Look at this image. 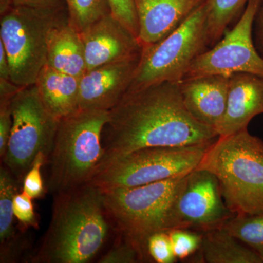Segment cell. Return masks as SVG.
<instances>
[{
	"label": "cell",
	"mask_w": 263,
	"mask_h": 263,
	"mask_svg": "<svg viewBox=\"0 0 263 263\" xmlns=\"http://www.w3.org/2000/svg\"><path fill=\"white\" fill-rule=\"evenodd\" d=\"M103 138L100 164L146 147L213 143L218 135L189 113L179 83L166 81L128 91L108 112Z\"/></svg>",
	"instance_id": "1"
},
{
	"label": "cell",
	"mask_w": 263,
	"mask_h": 263,
	"mask_svg": "<svg viewBox=\"0 0 263 263\" xmlns=\"http://www.w3.org/2000/svg\"><path fill=\"white\" fill-rule=\"evenodd\" d=\"M111 224L103 192L94 185L56 194L49 226L31 262H89L103 248Z\"/></svg>",
	"instance_id": "2"
},
{
	"label": "cell",
	"mask_w": 263,
	"mask_h": 263,
	"mask_svg": "<svg viewBox=\"0 0 263 263\" xmlns=\"http://www.w3.org/2000/svg\"><path fill=\"white\" fill-rule=\"evenodd\" d=\"M198 169L217 178L226 205L234 214L263 213V141L248 128L218 137Z\"/></svg>",
	"instance_id": "3"
},
{
	"label": "cell",
	"mask_w": 263,
	"mask_h": 263,
	"mask_svg": "<svg viewBox=\"0 0 263 263\" xmlns=\"http://www.w3.org/2000/svg\"><path fill=\"white\" fill-rule=\"evenodd\" d=\"M108 112L79 109L60 119L48 159L51 193L56 195L89 182L103 157Z\"/></svg>",
	"instance_id": "4"
},
{
	"label": "cell",
	"mask_w": 263,
	"mask_h": 263,
	"mask_svg": "<svg viewBox=\"0 0 263 263\" xmlns=\"http://www.w3.org/2000/svg\"><path fill=\"white\" fill-rule=\"evenodd\" d=\"M212 143L132 151L100 164L89 183L103 191L183 176L198 167Z\"/></svg>",
	"instance_id": "5"
},
{
	"label": "cell",
	"mask_w": 263,
	"mask_h": 263,
	"mask_svg": "<svg viewBox=\"0 0 263 263\" xmlns=\"http://www.w3.org/2000/svg\"><path fill=\"white\" fill-rule=\"evenodd\" d=\"M67 15V8L25 6H13L1 15L0 41L8 55L13 84L22 88L35 84L47 64L48 32Z\"/></svg>",
	"instance_id": "6"
},
{
	"label": "cell",
	"mask_w": 263,
	"mask_h": 263,
	"mask_svg": "<svg viewBox=\"0 0 263 263\" xmlns=\"http://www.w3.org/2000/svg\"><path fill=\"white\" fill-rule=\"evenodd\" d=\"M183 176L141 186L101 190L110 222L144 258L148 256V238L164 230L167 208Z\"/></svg>",
	"instance_id": "7"
},
{
	"label": "cell",
	"mask_w": 263,
	"mask_h": 263,
	"mask_svg": "<svg viewBox=\"0 0 263 263\" xmlns=\"http://www.w3.org/2000/svg\"><path fill=\"white\" fill-rule=\"evenodd\" d=\"M209 46L205 1L163 39L142 46L139 65L128 91L166 81L179 83Z\"/></svg>",
	"instance_id": "8"
},
{
	"label": "cell",
	"mask_w": 263,
	"mask_h": 263,
	"mask_svg": "<svg viewBox=\"0 0 263 263\" xmlns=\"http://www.w3.org/2000/svg\"><path fill=\"white\" fill-rule=\"evenodd\" d=\"M13 124L2 159L16 179H24L34 159L51 154L60 120L46 109L35 84L19 90L10 103Z\"/></svg>",
	"instance_id": "9"
},
{
	"label": "cell",
	"mask_w": 263,
	"mask_h": 263,
	"mask_svg": "<svg viewBox=\"0 0 263 263\" xmlns=\"http://www.w3.org/2000/svg\"><path fill=\"white\" fill-rule=\"evenodd\" d=\"M235 214L226 205L217 178L196 168L183 176L166 213L164 230L205 233L220 228Z\"/></svg>",
	"instance_id": "10"
},
{
	"label": "cell",
	"mask_w": 263,
	"mask_h": 263,
	"mask_svg": "<svg viewBox=\"0 0 263 263\" xmlns=\"http://www.w3.org/2000/svg\"><path fill=\"white\" fill-rule=\"evenodd\" d=\"M262 2L249 0L235 27L212 48L205 50L194 60L184 79L230 76L242 72L263 77V57L252 37L254 21Z\"/></svg>",
	"instance_id": "11"
},
{
	"label": "cell",
	"mask_w": 263,
	"mask_h": 263,
	"mask_svg": "<svg viewBox=\"0 0 263 263\" xmlns=\"http://www.w3.org/2000/svg\"><path fill=\"white\" fill-rule=\"evenodd\" d=\"M86 71L141 54L139 40L111 13L81 32Z\"/></svg>",
	"instance_id": "12"
},
{
	"label": "cell",
	"mask_w": 263,
	"mask_h": 263,
	"mask_svg": "<svg viewBox=\"0 0 263 263\" xmlns=\"http://www.w3.org/2000/svg\"><path fill=\"white\" fill-rule=\"evenodd\" d=\"M141 56L86 71L80 78L79 109H113L129 90Z\"/></svg>",
	"instance_id": "13"
},
{
	"label": "cell",
	"mask_w": 263,
	"mask_h": 263,
	"mask_svg": "<svg viewBox=\"0 0 263 263\" xmlns=\"http://www.w3.org/2000/svg\"><path fill=\"white\" fill-rule=\"evenodd\" d=\"M183 103L198 122L214 128L226 114L230 76H205L184 79L179 83Z\"/></svg>",
	"instance_id": "14"
},
{
	"label": "cell",
	"mask_w": 263,
	"mask_h": 263,
	"mask_svg": "<svg viewBox=\"0 0 263 263\" xmlns=\"http://www.w3.org/2000/svg\"><path fill=\"white\" fill-rule=\"evenodd\" d=\"M205 0H135L138 40L154 44L179 27Z\"/></svg>",
	"instance_id": "15"
},
{
	"label": "cell",
	"mask_w": 263,
	"mask_h": 263,
	"mask_svg": "<svg viewBox=\"0 0 263 263\" xmlns=\"http://www.w3.org/2000/svg\"><path fill=\"white\" fill-rule=\"evenodd\" d=\"M263 114V77L250 73L230 76L228 105L216 128L218 137L229 136L248 128L254 117Z\"/></svg>",
	"instance_id": "16"
},
{
	"label": "cell",
	"mask_w": 263,
	"mask_h": 263,
	"mask_svg": "<svg viewBox=\"0 0 263 263\" xmlns=\"http://www.w3.org/2000/svg\"><path fill=\"white\" fill-rule=\"evenodd\" d=\"M46 65L78 78L86 72L81 33L71 25L68 15L55 24L48 32Z\"/></svg>",
	"instance_id": "17"
},
{
	"label": "cell",
	"mask_w": 263,
	"mask_h": 263,
	"mask_svg": "<svg viewBox=\"0 0 263 263\" xmlns=\"http://www.w3.org/2000/svg\"><path fill=\"white\" fill-rule=\"evenodd\" d=\"M80 78L68 75L46 65L40 72L35 86L49 113L58 120L79 109Z\"/></svg>",
	"instance_id": "18"
},
{
	"label": "cell",
	"mask_w": 263,
	"mask_h": 263,
	"mask_svg": "<svg viewBox=\"0 0 263 263\" xmlns=\"http://www.w3.org/2000/svg\"><path fill=\"white\" fill-rule=\"evenodd\" d=\"M201 262L263 263L257 252L235 238L222 227L202 233Z\"/></svg>",
	"instance_id": "19"
},
{
	"label": "cell",
	"mask_w": 263,
	"mask_h": 263,
	"mask_svg": "<svg viewBox=\"0 0 263 263\" xmlns=\"http://www.w3.org/2000/svg\"><path fill=\"white\" fill-rule=\"evenodd\" d=\"M15 178L6 167L0 169V243L1 260L9 259L15 247V232L13 221V200L17 191Z\"/></svg>",
	"instance_id": "20"
},
{
	"label": "cell",
	"mask_w": 263,
	"mask_h": 263,
	"mask_svg": "<svg viewBox=\"0 0 263 263\" xmlns=\"http://www.w3.org/2000/svg\"><path fill=\"white\" fill-rule=\"evenodd\" d=\"M249 0H205L209 46H213L226 34L237 15L245 10Z\"/></svg>",
	"instance_id": "21"
},
{
	"label": "cell",
	"mask_w": 263,
	"mask_h": 263,
	"mask_svg": "<svg viewBox=\"0 0 263 263\" xmlns=\"http://www.w3.org/2000/svg\"><path fill=\"white\" fill-rule=\"evenodd\" d=\"M222 228L257 252L263 259V213L247 215L235 214L223 224Z\"/></svg>",
	"instance_id": "22"
},
{
	"label": "cell",
	"mask_w": 263,
	"mask_h": 263,
	"mask_svg": "<svg viewBox=\"0 0 263 263\" xmlns=\"http://www.w3.org/2000/svg\"><path fill=\"white\" fill-rule=\"evenodd\" d=\"M69 22L79 32L110 13L108 0H65Z\"/></svg>",
	"instance_id": "23"
},
{
	"label": "cell",
	"mask_w": 263,
	"mask_h": 263,
	"mask_svg": "<svg viewBox=\"0 0 263 263\" xmlns=\"http://www.w3.org/2000/svg\"><path fill=\"white\" fill-rule=\"evenodd\" d=\"M175 256L184 260L196 254L201 248L202 233L186 229L168 230Z\"/></svg>",
	"instance_id": "24"
},
{
	"label": "cell",
	"mask_w": 263,
	"mask_h": 263,
	"mask_svg": "<svg viewBox=\"0 0 263 263\" xmlns=\"http://www.w3.org/2000/svg\"><path fill=\"white\" fill-rule=\"evenodd\" d=\"M148 256L157 263H174L178 260L168 232L165 230L157 232L151 235L146 242Z\"/></svg>",
	"instance_id": "25"
},
{
	"label": "cell",
	"mask_w": 263,
	"mask_h": 263,
	"mask_svg": "<svg viewBox=\"0 0 263 263\" xmlns=\"http://www.w3.org/2000/svg\"><path fill=\"white\" fill-rule=\"evenodd\" d=\"M46 162H48L47 156L41 152L35 157L32 166L24 176L22 191L32 199L40 198L44 195L45 187L41 169Z\"/></svg>",
	"instance_id": "26"
},
{
	"label": "cell",
	"mask_w": 263,
	"mask_h": 263,
	"mask_svg": "<svg viewBox=\"0 0 263 263\" xmlns=\"http://www.w3.org/2000/svg\"><path fill=\"white\" fill-rule=\"evenodd\" d=\"M110 13L138 38V22L135 0H108Z\"/></svg>",
	"instance_id": "27"
},
{
	"label": "cell",
	"mask_w": 263,
	"mask_h": 263,
	"mask_svg": "<svg viewBox=\"0 0 263 263\" xmlns=\"http://www.w3.org/2000/svg\"><path fill=\"white\" fill-rule=\"evenodd\" d=\"M32 200V197L24 192L17 193L13 200V212L15 219L24 228L37 229L39 224L34 212Z\"/></svg>",
	"instance_id": "28"
},
{
	"label": "cell",
	"mask_w": 263,
	"mask_h": 263,
	"mask_svg": "<svg viewBox=\"0 0 263 263\" xmlns=\"http://www.w3.org/2000/svg\"><path fill=\"white\" fill-rule=\"evenodd\" d=\"M124 239V238H123ZM143 254L130 242L124 239L103 256L98 262L100 263H135L143 260Z\"/></svg>",
	"instance_id": "29"
},
{
	"label": "cell",
	"mask_w": 263,
	"mask_h": 263,
	"mask_svg": "<svg viewBox=\"0 0 263 263\" xmlns=\"http://www.w3.org/2000/svg\"><path fill=\"white\" fill-rule=\"evenodd\" d=\"M11 100L12 98H0V156L2 159L6 152L13 124L10 108Z\"/></svg>",
	"instance_id": "30"
},
{
	"label": "cell",
	"mask_w": 263,
	"mask_h": 263,
	"mask_svg": "<svg viewBox=\"0 0 263 263\" xmlns=\"http://www.w3.org/2000/svg\"><path fill=\"white\" fill-rule=\"evenodd\" d=\"M13 6L32 7L46 9H65V0H13Z\"/></svg>",
	"instance_id": "31"
},
{
	"label": "cell",
	"mask_w": 263,
	"mask_h": 263,
	"mask_svg": "<svg viewBox=\"0 0 263 263\" xmlns=\"http://www.w3.org/2000/svg\"><path fill=\"white\" fill-rule=\"evenodd\" d=\"M254 24H256V45L257 50L263 57V0L256 15Z\"/></svg>",
	"instance_id": "32"
},
{
	"label": "cell",
	"mask_w": 263,
	"mask_h": 263,
	"mask_svg": "<svg viewBox=\"0 0 263 263\" xmlns=\"http://www.w3.org/2000/svg\"><path fill=\"white\" fill-rule=\"evenodd\" d=\"M0 79L10 81V70L8 55L3 43L0 41Z\"/></svg>",
	"instance_id": "33"
},
{
	"label": "cell",
	"mask_w": 263,
	"mask_h": 263,
	"mask_svg": "<svg viewBox=\"0 0 263 263\" xmlns=\"http://www.w3.org/2000/svg\"><path fill=\"white\" fill-rule=\"evenodd\" d=\"M13 6V0H0V14L4 15Z\"/></svg>",
	"instance_id": "34"
}]
</instances>
